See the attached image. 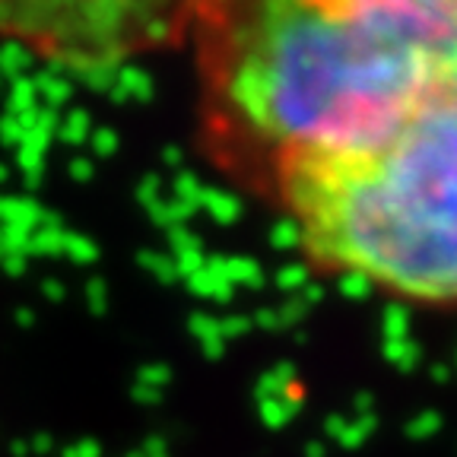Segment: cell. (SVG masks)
I'll use <instances>...</instances> for the list:
<instances>
[{"mask_svg": "<svg viewBox=\"0 0 457 457\" xmlns=\"http://www.w3.org/2000/svg\"><path fill=\"white\" fill-rule=\"evenodd\" d=\"M191 36L210 124L261 181L286 153L378 137L457 51L397 0H210Z\"/></svg>", "mask_w": 457, "mask_h": 457, "instance_id": "1", "label": "cell"}, {"mask_svg": "<svg viewBox=\"0 0 457 457\" xmlns=\"http://www.w3.org/2000/svg\"><path fill=\"white\" fill-rule=\"evenodd\" d=\"M264 185L318 273L457 308V51L378 137L286 153Z\"/></svg>", "mask_w": 457, "mask_h": 457, "instance_id": "2", "label": "cell"}, {"mask_svg": "<svg viewBox=\"0 0 457 457\" xmlns=\"http://www.w3.org/2000/svg\"><path fill=\"white\" fill-rule=\"evenodd\" d=\"M210 0H0V36L99 71L191 38Z\"/></svg>", "mask_w": 457, "mask_h": 457, "instance_id": "3", "label": "cell"}, {"mask_svg": "<svg viewBox=\"0 0 457 457\" xmlns=\"http://www.w3.org/2000/svg\"><path fill=\"white\" fill-rule=\"evenodd\" d=\"M397 4L420 10L422 16H428L432 22L448 29L451 36H457V0H397Z\"/></svg>", "mask_w": 457, "mask_h": 457, "instance_id": "4", "label": "cell"}]
</instances>
